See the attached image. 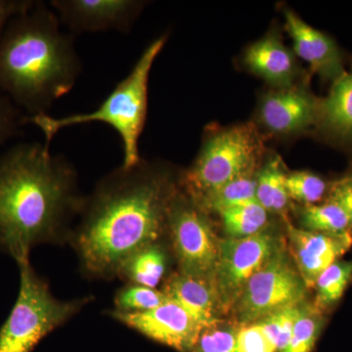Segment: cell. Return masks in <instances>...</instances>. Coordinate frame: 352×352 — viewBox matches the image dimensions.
<instances>
[{"label":"cell","instance_id":"obj_1","mask_svg":"<svg viewBox=\"0 0 352 352\" xmlns=\"http://www.w3.org/2000/svg\"><path fill=\"white\" fill-rule=\"evenodd\" d=\"M177 192L168 171L142 159L102 177L85 196L68 242L83 275L112 280L134 252L161 240Z\"/></svg>","mask_w":352,"mask_h":352},{"label":"cell","instance_id":"obj_2","mask_svg":"<svg viewBox=\"0 0 352 352\" xmlns=\"http://www.w3.org/2000/svg\"><path fill=\"white\" fill-rule=\"evenodd\" d=\"M83 201L66 157L45 143L10 148L0 155V252L18 263L36 245L69 242Z\"/></svg>","mask_w":352,"mask_h":352},{"label":"cell","instance_id":"obj_3","mask_svg":"<svg viewBox=\"0 0 352 352\" xmlns=\"http://www.w3.org/2000/svg\"><path fill=\"white\" fill-rule=\"evenodd\" d=\"M43 2L14 17L0 38V91L29 117L46 113L82 72L74 39Z\"/></svg>","mask_w":352,"mask_h":352},{"label":"cell","instance_id":"obj_4","mask_svg":"<svg viewBox=\"0 0 352 352\" xmlns=\"http://www.w3.org/2000/svg\"><path fill=\"white\" fill-rule=\"evenodd\" d=\"M166 36L153 41L141 54L126 78L118 83L106 100L94 112L54 118L43 113L25 118V124L38 126L50 146L58 132L66 127L103 122L119 133L124 147L122 166H131L141 160L139 139L144 129L148 113V85L153 64L166 44Z\"/></svg>","mask_w":352,"mask_h":352},{"label":"cell","instance_id":"obj_5","mask_svg":"<svg viewBox=\"0 0 352 352\" xmlns=\"http://www.w3.org/2000/svg\"><path fill=\"white\" fill-rule=\"evenodd\" d=\"M20 288L10 314L0 327V352H32L41 340L61 327L92 300H62L51 293L30 259L18 263Z\"/></svg>","mask_w":352,"mask_h":352},{"label":"cell","instance_id":"obj_6","mask_svg":"<svg viewBox=\"0 0 352 352\" xmlns=\"http://www.w3.org/2000/svg\"><path fill=\"white\" fill-rule=\"evenodd\" d=\"M261 146L258 132L252 124L230 127L210 136L195 163L182 177L184 193L197 201L256 170Z\"/></svg>","mask_w":352,"mask_h":352},{"label":"cell","instance_id":"obj_7","mask_svg":"<svg viewBox=\"0 0 352 352\" xmlns=\"http://www.w3.org/2000/svg\"><path fill=\"white\" fill-rule=\"evenodd\" d=\"M307 289L284 243L248 282L232 309L235 322L256 323L284 308L302 305Z\"/></svg>","mask_w":352,"mask_h":352},{"label":"cell","instance_id":"obj_8","mask_svg":"<svg viewBox=\"0 0 352 352\" xmlns=\"http://www.w3.org/2000/svg\"><path fill=\"white\" fill-rule=\"evenodd\" d=\"M168 230L178 272L214 282L219 239L205 212L185 193L177 192L168 214Z\"/></svg>","mask_w":352,"mask_h":352},{"label":"cell","instance_id":"obj_9","mask_svg":"<svg viewBox=\"0 0 352 352\" xmlns=\"http://www.w3.org/2000/svg\"><path fill=\"white\" fill-rule=\"evenodd\" d=\"M284 243L267 230L249 237L219 239L214 283L222 314L232 312L248 282Z\"/></svg>","mask_w":352,"mask_h":352},{"label":"cell","instance_id":"obj_10","mask_svg":"<svg viewBox=\"0 0 352 352\" xmlns=\"http://www.w3.org/2000/svg\"><path fill=\"white\" fill-rule=\"evenodd\" d=\"M51 6L60 23L76 34L118 31L129 32L142 12L138 0H53Z\"/></svg>","mask_w":352,"mask_h":352},{"label":"cell","instance_id":"obj_11","mask_svg":"<svg viewBox=\"0 0 352 352\" xmlns=\"http://www.w3.org/2000/svg\"><path fill=\"white\" fill-rule=\"evenodd\" d=\"M109 314L126 327L179 352H189L195 344L201 326L179 305L170 298L154 309L135 314L111 310Z\"/></svg>","mask_w":352,"mask_h":352},{"label":"cell","instance_id":"obj_12","mask_svg":"<svg viewBox=\"0 0 352 352\" xmlns=\"http://www.w3.org/2000/svg\"><path fill=\"white\" fill-rule=\"evenodd\" d=\"M320 102L305 85L277 89L261 100L259 120L268 131L282 135L314 131Z\"/></svg>","mask_w":352,"mask_h":352},{"label":"cell","instance_id":"obj_13","mask_svg":"<svg viewBox=\"0 0 352 352\" xmlns=\"http://www.w3.org/2000/svg\"><path fill=\"white\" fill-rule=\"evenodd\" d=\"M288 252L307 289L329 266L340 261L352 247V233L344 235L312 232L287 222Z\"/></svg>","mask_w":352,"mask_h":352},{"label":"cell","instance_id":"obj_14","mask_svg":"<svg viewBox=\"0 0 352 352\" xmlns=\"http://www.w3.org/2000/svg\"><path fill=\"white\" fill-rule=\"evenodd\" d=\"M285 25L294 50L309 64L323 82H335L346 72L344 54L335 39L305 23L294 11H285Z\"/></svg>","mask_w":352,"mask_h":352},{"label":"cell","instance_id":"obj_15","mask_svg":"<svg viewBox=\"0 0 352 352\" xmlns=\"http://www.w3.org/2000/svg\"><path fill=\"white\" fill-rule=\"evenodd\" d=\"M317 135L339 149L352 152V60L346 73L331 85L321 98Z\"/></svg>","mask_w":352,"mask_h":352},{"label":"cell","instance_id":"obj_16","mask_svg":"<svg viewBox=\"0 0 352 352\" xmlns=\"http://www.w3.org/2000/svg\"><path fill=\"white\" fill-rule=\"evenodd\" d=\"M163 292L203 328L222 320L214 282L176 272L166 279Z\"/></svg>","mask_w":352,"mask_h":352},{"label":"cell","instance_id":"obj_17","mask_svg":"<svg viewBox=\"0 0 352 352\" xmlns=\"http://www.w3.org/2000/svg\"><path fill=\"white\" fill-rule=\"evenodd\" d=\"M244 62L252 73L277 89L295 85L298 76L295 55L276 34L264 36L250 46Z\"/></svg>","mask_w":352,"mask_h":352},{"label":"cell","instance_id":"obj_18","mask_svg":"<svg viewBox=\"0 0 352 352\" xmlns=\"http://www.w3.org/2000/svg\"><path fill=\"white\" fill-rule=\"evenodd\" d=\"M168 252L160 241L141 248L124 261L118 277L126 284L156 289L168 270Z\"/></svg>","mask_w":352,"mask_h":352},{"label":"cell","instance_id":"obj_19","mask_svg":"<svg viewBox=\"0 0 352 352\" xmlns=\"http://www.w3.org/2000/svg\"><path fill=\"white\" fill-rule=\"evenodd\" d=\"M283 162L279 157H271L256 173V201L268 212L285 214L289 199L286 187Z\"/></svg>","mask_w":352,"mask_h":352},{"label":"cell","instance_id":"obj_20","mask_svg":"<svg viewBox=\"0 0 352 352\" xmlns=\"http://www.w3.org/2000/svg\"><path fill=\"white\" fill-rule=\"evenodd\" d=\"M256 175L254 170L236 178L199 200L192 201L205 214H219L227 208L256 201Z\"/></svg>","mask_w":352,"mask_h":352},{"label":"cell","instance_id":"obj_21","mask_svg":"<svg viewBox=\"0 0 352 352\" xmlns=\"http://www.w3.org/2000/svg\"><path fill=\"white\" fill-rule=\"evenodd\" d=\"M300 220L302 228L312 232L331 235L352 233L351 222L344 210L329 199L317 205L305 206Z\"/></svg>","mask_w":352,"mask_h":352},{"label":"cell","instance_id":"obj_22","mask_svg":"<svg viewBox=\"0 0 352 352\" xmlns=\"http://www.w3.org/2000/svg\"><path fill=\"white\" fill-rule=\"evenodd\" d=\"M352 282V261H336L317 279L314 305L323 312L340 302Z\"/></svg>","mask_w":352,"mask_h":352},{"label":"cell","instance_id":"obj_23","mask_svg":"<svg viewBox=\"0 0 352 352\" xmlns=\"http://www.w3.org/2000/svg\"><path fill=\"white\" fill-rule=\"evenodd\" d=\"M268 214L258 203L245 204L219 212L229 238H244L266 230Z\"/></svg>","mask_w":352,"mask_h":352},{"label":"cell","instance_id":"obj_24","mask_svg":"<svg viewBox=\"0 0 352 352\" xmlns=\"http://www.w3.org/2000/svg\"><path fill=\"white\" fill-rule=\"evenodd\" d=\"M325 326L323 312L305 302L292 333L288 346L283 352H311Z\"/></svg>","mask_w":352,"mask_h":352},{"label":"cell","instance_id":"obj_25","mask_svg":"<svg viewBox=\"0 0 352 352\" xmlns=\"http://www.w3.org/2000/svg\"><path fill=\"white\" fill-rule=\"evenodd\" d=\"M330 184L320 175L307 170L287 173L286 176L289 199L302 204L303 207L317 205L326 200Z\"/></svg>","mask_w":352,"mask_h":352},{"label":"cell","instance_id":"obj_26","mask_svg":"<svg viewBox=\"0 0 352 352\" xmlns=\"http://www.w3.org/2000/svg\"><path fill=\"white\" fill-rule=\"evenodd\" d=\"M237 322L220 320L201 329L195 344L189 352H239Z\"/></svg>","mask_w":352,"mask_h":352},{"label":"cell","instance_id":"obj_27","mask_svg":"<svg viewBox=\"0 0 352 352\" xmlns=\"http://www.w3.org/2000/svg\"><path fill=\"white\" fill-rule=\"evenodd\" d=\"M163 291L139 285L126 284L116 294L113 310L135 314L154 309L166 300Z\"/></svg>","mask_w":352,"mask_h":352},{"label":"cell","instance_id":"obj_28","mask_svg":"<svg viewBox=\"0 0 352 352\" xmlns=\"http://www.w3.org/2000/svg\"><path fill=\"white\" fill-rule=\"evenodd\" d=\"M305 305V302L302 305L284 308L258 322L276 346L278 352H283L288 346L296 322L302 314Z\"/></svg>","mask_w":352,"mask_h":352},{"label":"cell","instance_id":"obj_29","mask_svg":"<svg viewBox=\"0 0 352 352\" xmlns=\"http://www.w3.org/2000/svg\"><path fill=\"white\" fill-rule=\"evenodd\" d=\"M237 340L239 352H278L258 322L241 325Z\"/></svg>","mask_w":352,"mask_h":352},{"label":"cell","instance_id":"obj_30","mask_svg":"<svg viewBox=\"0 0 352 352\" xmlns=\"http://www.w3.org/2000/svg\"><path fill=\"white\" fill-rule=\"evenodd\" d=\"M27 116L22 115V111L9 97L0 94V146L18 133L25 124Z\"/></svg>","mask_w":352,"mask_h":352},{"label":"cell","instance_id":"obj_31","mask_svg":"<svg viewBox=\"0 0 352 352\" xmlns=\"http://www.w3.org/2000/svg\"><path fill=\"white\" fill-rule=\"evenodd\" d=\"M327 199L335 201L344 210L352 228V168L331 183Z\"/></svg>","mask_w":352,"mask_h":352},{"label":"cell","instance_id":"obj_32","mask_svg":"<svg viewBox=\"0 0 352 352\" xmlns=\"http://www.w3.org/2000/svg\"><path fill=\"white\" fill-rule=\"evenodd\" d=\"M36 2L32 0H0V38L8 23L16 16L29 11Z\"/></svg>","mask_w":352,"mask_h":352}]
</instances>
